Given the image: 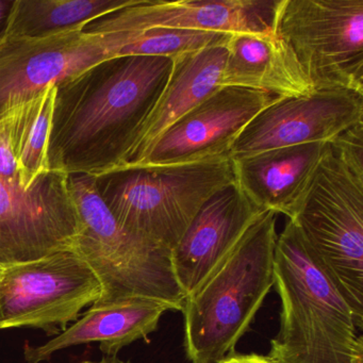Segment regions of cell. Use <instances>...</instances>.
I'll return each mask as SVG.
<instances>
[{
    "instance_id": "22",
    "label": "cell",
    "mask_w": 363,
    "mask_h": 363,
    "mask_svg": "<svg viewBox=\"0 0 363 363\" xmlns=\"http://www.w3.org/2000/svg\"><path fill=\"white\" fill-rule=\"evenodd\" d=\"M328 143L333 156L363 180V122L346 129Z\"/></svg>"
},
{
    "instance_id": "17",
    "label": "cell",
    "mask_w": 363,
    "mask_h": 363,
    "mask_svg": "<svg viewBox=\"0 0 363 363\" xmlns=\"http://www.w3.org/2000/svg\"><path fill=\"white\" fill-rule=\"evenodd\" d=\"M225 44L173 58L169 82L120 169L135 167L174 123L222 88L220 82L227 56Z\"/></svg>"
},
{
    "instance_id": "8",
    "label": "cell",
    "mask_w": 363,
    "mask_h": 363,
    "mask_svg": "<svg viewBox=\"0 0 363 363\" xmlns=\"http://www.w3.org/2000/svg\"><path fill=\"white\" fill-rule=\"evenodd\" d=\"M101 296L92 267L74 247L0 272V329H42L58 335Z\"/></svg>"
},
{
    "instance_id": "16",
    "label": "cell",
    "mask_w": 363,
    "mask_h": 363,
    "mask_svg": "<svg viewBox=\"0 0 363 363\" xmlns=\"http://www.w3.org/2000/svg\"><path fill=\"white\" fill-rule=\"evenodd\" d=\"M328 147L318 142L230 159L235 184L260 211L289 218Z\"/></svg>"
},
{
    "instance_id": "14",
    "label": "cell",
    "mask_w": 363,
    "mask_h": 363,
    "mask_svg": "<svg viewBox=\"0 0 363 363\" xmlns=\"http://www.w3.org/2000/svg\"><path fill=\"white\" fill-rule=\"evenodd\" d=\"M262 213L235 182L203 203L171 250L174 275L184 296L203 284Z\"/></svg>"
},
{
    "instance_id": "20",
    "label": "cell",
    "mask_w": 363,
    "mask_h": 363,
    "mask_svg": "<svg viewBox=\"0 0 363 363\" xmlns=\"http://www.w3.org/2000/svg\"><path fill=\"white\" fill-rule=\"evenodd\" d=\"M56 86L0 116L18 165L20 184L28 190L42 176L50 173L48 138L52 126Z\"/></svg>"
},
{
    "instance_id": "21",
    "label": "cell",
    "mask_w": 363,
    "mask_h": 363,
    "mask_svg": "<svg viewBox=\"0 0 363 363\" xmlns=\"http://www.w3.org/2000/svg\"><path fill=\"white\" fill-rule=\"evenodd\" d=\"M229 35L211 31L152 28L138 33H109L99 37L103 40L110 58L127 56L175 58L209 46L225 44Z\"/></svg>"
},
{
    "instance_id": "15",
    "label": "cell",
    "mask_w": 363,
    "mask_h": 363,
    "mask_svg": "<svg viewBox=\"0 0 363 363\" xmlns=\"http://www.w3.org/2000/svg\"><path fill=\"white\" fill-rule=\"evenodd\" d=\"M167 311H173L171 306L147 297L95 303L82 318L50 341L39 346L27 345L25 359L28 363L43 362L59 350L92 342H99L106 356H116L133 342L147 339Z\"/></svg>"
},
{
    "instance_id": "5",
    "label": "cell",
    "mask_w": 363,
    "mask_h": 363,
    "mask_svg": "<svg viewBox=\"0 0 363 363\" xmlns=\"http://www.w3.org/2000/svg\"><path fill=\"white\" fill-rule=\"evenodd\" d=\"M67 182L80 224L73 247L101 284L95 303L147 297L182 311L186 296L174 275L171 250L123 228L99 196L93 176L69 175Z\"/></svg>"
},
{
    "instance_id": "19",
    "label": "cell",
    "mask_w": 363,
    "mask_h": 363,
    "mask_svg": "<svg viewBox=\"0 0 363 363\" xmlns=\"http://www.w3.org/2000/svg\"><path fill=\"white\" fill-rule=\"evenodd\" d=\"M138 0H16L7 37L44 39L72 31Z\"/></svg>"
},
{
    "instance_id": "6",
    "label": "cell",
    "mask_w": 363,
    "mask_h": 363,
    "mask_svg": "<svg viewBox=\"0 0 363 363\" xmlns=\"http://www.w3.org/2000/svg\"><path fill=\"white\" fill-rule=\"evenodd\" d=\"M289 220L301 231L362 330L363 180L328 147Z\"/></svg>"
},
{
    "instance_id": "13",
    "label": "cell",
    "mask_w": 363,
    "mask_h": 363,
    "mask_svg": "<svg viewBox=\"0 0 363 363\" xmlns=\"http://www.w3.org/2000/svg\"><path fill=\"white\" fill-rule=\"evenodd\" d=\"M278 0L152 1L137 3L93 21L91 35L138 33L152 28L211 31L233 35L273 30Z\"/></svg>"
},
{
    "instance_id": "23",
    "label": "cell",
    "mask_w": 363,
    "mask_h": 363,
    "mask_svg": "<svg viewBox=\"0 0 363 363\" xmlns=\"http://www.w3.org/2000/svg\"><path fill=\"white\" fill-rule=\"evenodd\" d=\"M0 178L11 184H20L18 165L8 141L7 131L1 120H0Z\"/></svg>"
},
{
    "instance_id": "24",
    "label": "cell",
    "mask_w": 363,
    "mask_h": 363,
    "mask_svg": "<svg viewBox=\"0 0 363 363\" xmlns=\"http://www.w3.org/2000/svg\"><path fill=\"white\" fill-rule=\"evenodd\" d=\"M14 5L16 0H0V45L7 38Z\"/></svg>"
},
{
    "instance_id": "1",
    "label": "cell",
    "mask_w": 363,
    "mask_h": 363,
    "mask_svg": "<svg viewBox=\"0 0 363 363\" xmlns=\"http://www.w3.org/2000/svg\"><path fill=\"white\" fill-rule=\"evenodd\" d=\"M172 69L169 57H116L56 84L50 171L99 177L122 167Z\"/></svg>"
},
{
    "instance_id": "26",
    "label": "cell",
    "mask_w": 363,
    "mask_h": 363,
    "mask_svg": "<svg viewBox=\"0 0 363 363\" xmlns=\"http://www.w3.org/2000/svg\"><path fill=\"white\" fill-rule=\"evenodd\" d=\"M80 363H129L127 361L122 360V359L118 358V356H105L103 358L99 359V360L96 361H84V362Z\"/></svg>"
},
{
    "instance_id": "7",
    "label": "cell",
    "mask_w": 363,
    "mask_h": 363,
    "mask_svg": "<svg viewBox=\"0 0 363 363\" xmlns=\"http://www.w3.org/2000/svg\"><path fill=\"white\" fill-rule=\"evenodd\" d=\"M274 31L314 90L363 95V0H278Z\"/></svg>"
},
{
    "instance_id": "9",
    "label": "cell",
    "mask_w": 363,
    "mask_h": 363,
    "mask_svg": "<svg viewBox=\"0 0 363 363\" xmlns=\"http://www.w3.org/2000/svg\"><path fill=\"white\" fill-rule=\"evenodd\" d=\"M69 175L50 172L28 190L0 178V267L73 247L79 216Z\"/></svg>"
},
{
    "instance_id": "25",
    "label": "cell",
    "mask_w": 363,
    "mask_h": 363,
    "mask_svg": "<svg viewBox=\"0 0 363 363\" xmlns=\"http://www.w3.org/2000/svg\"><path fill=\"white\" fill-rule=\"evenodd\" d=\"M218 363H274L263 354H233L225 357Z\"/></svg>"
},
{
    "instance_id": "27",
    "label": "cell",
    "mask_w": 363,
    "mask_h": 363,
    "mask_svg": "<svg viewBox=\"0 0 363 363\" xmlns=\"http://www.w3.org/2000/svg\"><path fill=\"white\" fill-rule=\"evenodd\" d=\"M0 272H1V267H0Z\"/></svg>"
},
{
    "instance_id": "18",
    "label": "cell",
    "mask_w": 363,
    "mask_h": 363,
    "mask_svg": "<svg viewBox=\"0 0 363 363\" xmlns=\"http://www.w3.org/2000/svg\"><path fill=\"white\" fill-rule=\"evenodd\" d=\"M220 86H237L277 97L314 91L288 44L273 30L229 35Z\"/></svg>"
},
{
    "instance_id": "11",
    "label": "cell",
    "mask_w": 363,
    "mask_h": 363,
    "mask_svg": "<svg viewBox=\"0 0 363 363\" xmlns=\"http://www.w3.org/2000/svg\"><path fill=\"white\" fill-rule=\"evenodd\" d=\"M277 99L250 89H218L165 130L133 167L186 164L228 157L246 125Z\"/></svg>"
},
{
    "instance_id": "10",
    "label": "cell",
    "mask_w": 363,
    "mask_h": 363,
    "mask_svg": "<svg viewBox=\"0 0 363 363\" xmlns=\"http://www.w3.org/2000/svg\"><path fill=\"white\" fill-rule=\"evenodd\" d=\"M363 122V95L347 90H314L305 95L278 97L239 133L229 159L275 148L330 142Z\"/></svg>"
},
{
    "instance_id": "4",
    "label": "cell",
    "mask_w": 363,
    "mask_h": 363,
    "mask_svg": "<svg viewBox=\"0 0 363 363\" xmlns=\"http://www.w3.org/2000/svg\"><path fill=\"white\" fill-rule=\"evenodd\" d=\"M233 182L228 157L167 167H126L95 177L99 196L123 228L169 250L203 203Z\"/></svg>"
},
{
    "instance_id": "3",
    "label": "cell",
    "mask_w": 363,
    "mask_h": 363,
    "mask_svg": "<svg viewBox=\"0 0 363 363\" xmlns=\"http://www.w3.org/2000/svg\"><path fill=\"white\" fill-rule=\"evenodd\" d=\"M277 213L265 211L184 298V346L191 363H218L235 352L274 286Z\"/></svg>"
},
{
    "instance_id": "2",
    "label": "cell",
    "mask_w": 363,
    "mask_h": 363,
    "mask_svg": "<svg viewBox=\"0 0 363 363\" xmlns=\"http://www.w3.org/2000/svg\"><path fill=\"white\" fill-rule=\"evenodd\" d=\"M274 288L281 311L272 362L354 363L363 354L352 308L290 220L276 242Z\"/></svg>"
},
{
    "instance_id": "12",
    "label": "cell",
    "mask_w": 363,
    "mask_h": 363,
    "mask_svg": "<svg viewBox=\"0 0 363 363\" xmlns=\"http://www.w3.org/2000/svg\"><path fill=\"white\" fill-rule=\"evenodd\" d=\"M106 59L101 38L82 30L44 39L6 38L0 45V116Z\"/></svg>"
}]
</instances>
